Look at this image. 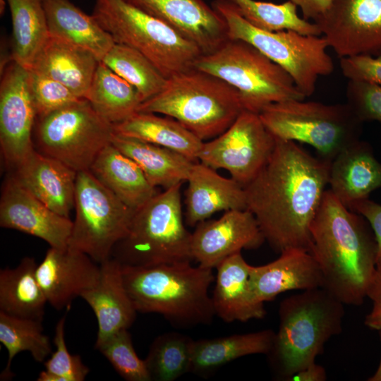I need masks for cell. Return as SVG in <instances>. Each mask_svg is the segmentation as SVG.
<instances>
[{
  "label": "cell",
  "mask_w": 381,
  "mask_h": 381,
  "mask_svg": "<svg viewBox=\"0 0 381 381\" xmlns=\"http://www.w3.org/2000/svg\"><path fill=\"white\" fill-rule=\"evenodd\" d=\"M330 164L294 141L276 138L267 162L243 187L247 210L275 251H310V226L328 185Z\"/></svg>",
  "instance_id": "1"
},
{
  "label": "cell",
  "mask_w": 381,
  "mask_h": 381,
  "mask_svg": "<svg viewBox=\"0 0 381 381\" xmlns=\"http://www.w3.org/2000/svg\"><path fill=\"white\" fill-rule=\"evenodd\" d=\"M312 247L322 288L344 305L361 306L377 266V245L367 220L325 192L311 224Z\"/></svg>",
  "instance_id": "2"
},
{
  "label": "cell",
  "mask_w": 381,
  "mask_h": 381,
  "mask_svg": "<svg viewBox=\"0 0 381 381\" xmlns=\"http://www.w3.org/2000/svg\"><path fill=\"white\" fill-rule=\"evenodd\" d=\"M121 268L137 312L160 314L184 328L210 324L216 315L210 294L215 279L212 269L191 262Z\"/></svg>",
  "instance_id": "3"
},
{
  "label": "cell",
  "mask_w": 381,
  "mask_h": 381,
  "mask_svg": "<svg viewBox=\"0 0 381 381\" xmlns=\"http://www.w3.org/2000/svg\"><path fill=\"white\" fill-rule=\"evenodd\" d=\"M344 304L322 287L302 291L279 304V325L267 355L275 375L286 380L315 362L342 331Z\"/></svg>",
  "instance_id": "4"
},
{
  "label": "cell",
  "mask_w": 381,
  "mask_h": 381,
  "mask_svg": "<svg viewBox=\"0 0 381 381\" xmlns=\"http://www.w3.org/2000/svg\"><path fill=\"white\" fill-rule=\"evenodd\" d=\"M238 91L214 75L192 68L167 78L138 111L171 117L201 140L224 133L244 111Z\"/></svg>",
  "instance_id": "5"
},
{
  "label": "cell",
  "mask_w": 381,
  "mask_h": 381,
  "mask_svg": "<svg viewBox=\"0 0 381 381\" xmlns=\"http://www.w3.org/2000/svg\"><path fill=\"white\" fill-rule=\"evenodd\" d=\"M179 183L158 193L134 213L111 258L122 265L145 267L192 262L191 233L186 228Z\"/></svg>",
  "instance_id": "6"
},
{
  "label": "cell",
  "mask_w": 381,
  "mask_h": 381,
  "mask_svg": "<svg viewBox=\"0 0 381 381\" xmlns=\"http://www.w3.org/2000/svg\"><path fill=\"white\" fill-rule=\"evenodd\" d=\"M92 16L115 43L139 52L167 78L194 68L202 55L193 42L126 0H96Z\"/></svg>",
  "instance_id": "7"
},
{
  "label": "cell",
  "mask_w": 381,
  "mask_h": 381,
  "mask_svg": "<svg viewBox=\"0 0 381 381\" xmlns=\"http://www.w3.org/2000/svg\"><path fill=\"white\" fill-rule=\"evenodd\" d=\"M194 68L231 85L244 109L258 114L270 104L306 97L285 70L241 40L229 38L213 52L201 55Z\"/></svg>",
  "instance_id": "8"
},
{
  "label": "cell",
  "mask_w": 381,
  "mask_h": 381,
  "mask_svg": "<svg viewBox=\"0 0 381 381\" xmlns=\"http://www.w3.org/2000/svg\"><path fill=\"white\" fill-rule=\"evenodd\" d=\"M259 116L274 138L306 143L330 162L360 140L363 122L346 104L290 99L270 104Z\"/></svg>",
  "instance_id": "9"
},
{
  "label": "cell",
  "mask_w": 381,
  "mask_h": 381,
  "mask_svg": "<svg viewBox=\"0 0 381 381\" xmlns=\"http://www.w3.org/2000/svg\"><path fill=\"white\" fill-rule=\"evenodd\" d=\"M212 6L224 20L229 39L241 40L254 46L285 70L306 97L314 93L319 77L333 72V60L322 36L258 28L225 0H215Z\"/></svg>",
  "instance_id": "10"
},
{
  "label": "cell",
  "mask_w": 381,
  "mask_h": 381,
  "mask_svg": "<svg viewBox=\"0 0 381 381\" xmlns=\"http://www.w3.org/2000/svg\"><path fill=\"white\" fill-rule=\"evenodd\" d=\"M114 133V126L81 98L37 117L33 142L39 152L78 172L90 169L100 152L111 143Z\"/></svg>",
  "instance_id": "11"
},
{
  "label": "cell",
  "mask_w": 381,
  "mask_h": 381,
  "mask_svg": "<svg viewBox=\"0 0 381 381\" xmlns=\"http://www.w3.org/2000/svg\"><path fill=\"white\" fill-rule=\"evenodd\" d=\"M74 208L68 247L87 255L98 264L111 258L114 247L128 233L135 211L90 170L77 173Z\"/></svg>",
  "instance_id": "12"
},
{
  "label": "cell",
  "mask_w": 381,
  "mask_h": 381,
  "mask_svg": "<svg viewBox=\"0 0 381 381\" xmlns=\"http://www.w3.org/2000/svg\"><path fill=\"white\" fill-rule=\"evenodd\" d=\"M275 143L259 114L244 110L224 133L204 142L198 161L216 170H226L244 187L267 162Z\"/></svg>",
  "instance_id": "13"
},
{
  "label": "cell",
  "mask_w": 381,
  "mask_h": 381,
  "mask_svg": "<svg viewBox=\"0 0 381 381\" xmlns=\"http://www.w3.org/2000/svg\"><path fill=\"white\" fill-rule=\"evenodd\" d=\"M313 23L340 58L381 55V0H331Z\"/></svg>",
  "instance_id": "14"
},
{
  "label": "cell",
  "mask_w": 381,
  "mask_h": 381,
  "mask_svg": "<svg viewBox=\"0 0 381 381\" xmlns=\"http://www.w3.org/2000/svg\"><path fill=\"white\" fill-rule=\"evenodd\" d=\"M37 114L28 84V70L11 59L0 83V147L4 164L13 169L35 149Z\"/></svg>",
  "instance_id": "15"
},
{
  "label": "cell",
  "mask_w": 381,
  "mask_h": 381,
  "mask_svg": "<svg viewBox=\"0 0 381 381\" xmlns=\"http://www.w3.org/2000/svg\"><path fill=\"white\" fill-rule=\"evenodd\" d=\"M265 241L253 214L231 210L217 219H206L191 233L190 252L198 265L215 269L224 260L243 249H255Z\"/></svg>",
  "instance_id": "16"
},
{
  "label": "cell",
  "mask_w": 381,
  "mask_h": 381,
  "mask_svg": "<svg viewBox=\"0 0 381 381\" xmlns=\"http://www.w3.org/2000/svg\"><path fill=\"white\" fill-rule=\"evenodd\" d=\"M73 224L29 192L13 174L5 179L0 198L1 227L37 237L52 248L66 249Z\"/></svg>",
  "instance_id": "17"
},
{
  "label": "cell",
  "mask_w": 381,
  "mask_h": 381,
  "mask_svg": "<svg viewBox=\"0 0 381 381\" xmlns=\"http://www.w3.org/2000/svg\"><path fill=\"white\" fill-rule=\"evenodd\" d=\"M126 1L193 42L202 54L213 52L229 39L224 20L203 0Z\"/></svg>",
  "instance_id": "18"
},
{
  "label": "cell",
  "mask_w": 381,
  "mask_h": 381,
  "mask_svg": "<svg viewBox=\"0 0 381 381\" xmlns=\"http://www.w3.org/2000/svg\"><path fill=\"white\" fill-rule=\"evenodd\" d=\"M99 274V264L68 247H50L36 269L37 279L47 303L58 310L70 309L76 297L97 284Z\"/></svg>",
  "instance_id": "19"
},
{
  "label": "cell",
  "mask_w": 381,
  "mask_h": 381,
  "mask_svg": "<svg viewBox=\"0 0 381 381\" xmlns=\"http://www.w3.org/2000/svg\"><path fill=\"white\" fill-rule=\"evenodd\" d=\"M13 170L29 192L56 213L69 217L74 208L77 171L35 148Z\"/></svg>",
  "instance_id": "20"
},
{
  "label": "cell",
  "mask_w": 381,
  "mask_h": 381,
  "mask_svg": "<svg viewBox=\"0 0 381 381\" xmlns=\"http://www.w3.org/2000/svg\"><path fill=\"white\" fill-rule=\"evenodd\" d=\"M250 284L256 298L265 303L282 293L322 287L320 267L308 250L289 248L275 260L260 266L251 265Z\"/></svg>",
  "instance_id": "21"
},
{
  "label": "cell",
  "mask_w": 381,
  "mask_h": 381,
  "mask_svg": "<svg viewBox=\"0 0 381 381\" xmlns=\"http://www.w3.org/2000/svg\"><path fill=\"white\" fill-rule=\"evenodd\" d=\"M99 266L97 284L80 296L90 306L97 320L95 348L115 332L128 329L138 313L126 289L121 265L111 258Z\"/></svg>",
  "instance_id": "22"
},
{
  "label": "cell",
  "mask_w": 381,
  "mask_h": 381,
  "mask_svg": "<svg viewBox=\"0 0 381 381\" xmlns=\"http://www.w3.org/2000/svg\"><path fill=\"white\" fill-rule=\"evenodd\" d=\"M186 182L185 219L190 226L220 211L247 209L244 188L199 161L193 163Z\"/></svg>",
  "instance_id": "23"
},
{
  "label": "cell",
  "mask_w": 381,
  "mask_h": 381,
  "mask_svg": "<svg viewBox=\"0 0 381 381\" xmlns=\"http://www.w3.org/2000/svg\"><path fill=\"white\" fill-rule=\"evenodd\" d=\"M250 267L241 253H238L215 268L212 301L215 315L226 322H247L266 315L265 303L256 298L250 287Z\"/></svg>",
  "instance_id": "24"
},
{
  "label": "cell",
  "mask_w": 381,
  "mask_h": 381,
  "mask_svg": "<svg viewBox=\"0 0 381 381\" xmlns=\"http://www.w3.org/2000/svg\"><path fill=\"white\" fill-rule=\"evenodd\" d=\"M328 185L347 207L380 188L381 163L371 146L360 139L337 155L330 164Z\"/></svg>",
  "instance_id": "25"
},
{
  "label": "cell",
  "mask_w": 381,
  "mask_h": 381,
  "mask_svg": "<svg viewBox=\"0 0 381 381\" xmlns=\"http://www.w3.org/2000/svg\"><path fill=\"white\" fill-rule=\"evenodd\" d=\"M99 60L90 52L49 35L29 70L55 80L86 99Z\"/></svg>",
  "instance_id": "26"
},
{
  "label": "cell",
  "mask_w": 381,
  "mask_h": 381,
  "mask_svg": "<svg viewBox=\"0 0 381 381\" xmlns=\"http://www.w3.org/2000/svg\"><path fill=\"white\" fill-rule=\"evenodd\" d=\"M89 170L135 212L159 193L138 164L111 143L100 152Z\"/></svg>",
  "instance_id": "27"
},
{
  "label": "cell",
  "mask_w": 381,
  "mask_h": 381,
  "mask_svg": "<svg viewBox=\"0 0 381 381\" xmlns=\"http://www.w3.org/2000/svg\"><path fill=\"white\" fill-rule=\"evenodd\" d=\"M49 33L86 49L102 61L115 44L111 36L70 0H43Z\"/></svg>",
  "instance_id": "28"
},
{
  "label": "cell",
  "mask_w": 381,
  "mask_h": 381,
  "mask_svg": "<svg viewBox=\"0 0 381 381\" xmlns=\"http://www.w3.org/2000/svg\"><path fill=\"white\" fill-rule=\"evenodd\" d=\"M275 333L267 329L194 340L189 373L207 376L237 358L253 354L267 355L272 348Z\"/></svg>",
  "instance_id": "29"
},
{
  "label": "cell",
  "mask_w": 381,
  "mask_h": 381,
  "mask_svg": "<svg viewBox=\"0 0 381 381\" xmlns=\"http://www.w3.org/2000/svg\"><path fill=\"white\" fill-rule=\"evenodd\" d=\"M111 144L135 162L156 188L166 189L186 182L195 162L170 149L115 131Z\"/></svg>",
  "instance_id": "30"
},
{
  "label": "cell",
  "mask_w": 381,
  "mask_h": 381,
  "mask_svg": "<svg viewBox=\"0 0 381 381\" xmlns=\"http://www.w3.org/2000/svg\"><path fill=\"white\" fill-rule=\"evenodd\" d=\"M162 114L137 111L114 126L117 133L151 143L177 152L198 162L203 145L195 134L176 119Z\"/></svg>",
  "instance_id": "31"
},
{
  "label": "cell",
  "mask_w": 381,
  "mask_h": 381,
  "mask_svg": "<svg viewBox=\"0 0 381 381\" xmlns=\"http://www.w3.org/2000/svg\"><path fill=\"white\" fill-rule=\"evenodd\" d=\"M37 263L25 257L15 268L0 271V311L43 321L46 296L36 276Z\"/></svg>",
  "instance_id": "32"
},
{
  "label": "cell",
  "mask_w": 381,
  "mask_h": 381,
  "mask_svg": "<svg viewBox=\"0 0 381 381\" xmlns=\"http://www.w3.org/2000/svg\"><path fill=\"white\" fill-rule=\"evenodd\" d=\"M7 2L11 15V59L29 69L49 33L43 0H0L1 13Z\"/></svg>",
  "instance_id": "33"
},
{
  "label": "cell",
  "mask_w": 381,
  "mask_h": 381,
  "mask_svg": "<svg viewBox=\"0 0 381 381\" xmlns=\"http://www.w3.org/2000/svg\"><path fill=\"white\" fill-rule=\"evenodd\" d=\"M86 99L94 110L113 126L136 113L142 103L137 90L102 61L96 68Z\"/></svg>",
  "instance_id": "34"
},
{
  "label": "cell",
  "mask_w": 381,
  "mask_h": 381,
  "mask_svg": "<svg viewBox=\"0 0 381 381\" xmlns=\"http://www.w3.org/2000/svg\"><path fill=\"white\" fill-rule=\"evenodd\" d=\"M41 320L19 318L0 311V342L8 351V361L1 373V380H11V370L16 356L28 351L37 363H44L52 353L49 337L44 333Z\"/></svg>",
  "instance_id": "35"
},
{
  "label": "cell",
  "mask_w": 381,
  "mask_h": 381,
  "mask_svg": "<svg viewBox=\"0 0 381 381\" xmlns=\"http://www.w3.org/2000/svg\"><path fill=\"white\" fill-rule=\"evenodd\" d=\"M102 61L137 90L142 102L160 92L167 83L148 59L124 44L115 43Z\"/></svg>",
  "instance_id": "36"
},
{
  "label": "cell",
  "mask_w": 381,
  "mask_h": 381,
  "mask_svg": "<svg viewBox=\"0 0 381 381\" xmlns=\"http://www.w3.org/2000/svg\"><path fill=\"white\" fill-rule=\"evenodd\" d=\"M193 341L175 332L157 337L145 359L151 380L174 381L189 373Z\"/></svg>",
  "instance_id": "37"
},
{
  "label": "cell",
  "mask_w": 381,
  "mask_h": 381,
  "mask_svg": "<svg viewBox=\"0 0 381 381\" xmlns=\"http://www.w3.org/2000/svg\"><path fill=\"white\" fill-rule=\"evenodd\" d=\"M234 6L253 25L268 31L293 30L306 35L320 36L315 23L301 18L291 0L282 4L256 0H225Z\"/></svg>",
  "instance_id": "38"
},
{
  "label": "cell",
  "mask_w": 381,
  "mask_h": 381,
  "mask_svg": "<svg viewBox=\"0 0 381 381\" xmlns=\"http://www.w3.org/2000/svg\"><path fill=\"white\" fill-rule=\"evenodd\" d=\"M128 329H121L95 347L127 381H151L145 360L137 355Z\"/></svg>",
  "instance_id": "39"
},
{
  "label": "cell",
  "mask_w": 381,
  "mask_h": 381,
  "mask_svg": "<svg viewBox=\"0 0 381 381\" xmlns=\"http://www.w3.org/2000/svg\"><path fill=\"white\" fill-rule=\"evenodd\" d=\"M28 70V84L37 117L67 106L81 98L62 83Z\"/></svg>",
  "instance_id": "40"
},
{
  "label": "cell",
  "mask_w": 381,
  "mask_h": 381,
  "mask_svg": "<svg viewBox=\"0 0 381 381\" xmlns=\"http://www.w3.org/2000/svg\"><path fill=\"white\" fill-rule=\"evenodd\" d=\"M56 323L53 342L56 350L43 363L45 370L62 377L65 381H83L90 372L80 356L71 354L65 340L67 312Z\"/></svg>",
  "instance_id": "41"
},
{
  "label": "cell",
  "mask_w": 381,
  "mask_h": 381,
  "mask_svg": "<svg viewBox=\"0 0 381 381\" xmlns=\"http://www.w3.org/2000/svg\"><path fill=\"white\" fill-rule=\"evenodd\" d=\"M346 104L361 122L381 123V86L363 81L349 80Z\"/></svg>",
  "instance_id": "42"
},
{
  "label": "cell",
  "mask_w": 381,
  "mask_h": 381,
  "mask_svg": "<svg viewBox=\"0 0 381 381\" xmlns=\"http://www.w3.org/2000/svg\"><path fill=\"white\" fill-rule=\"evenodd\" d=\"M340 68L349 80L368 82L381 86V55H354L340 58Z\"/></svg>",
  "instance_id": "43"
},
{
  "label": "cell",
  "mask_w": 381,
  "mask_h": 381,
  "mask_svg": "<svg viewBox=\"0 0 381 381\" xmlns=\"http://www.w3.org/2000/svg\"><path fill=\"white\" fill-rule=\"evenodd\" d=\"M348 208L363 216L369 223L377 241V265L381 262V205L365 198L352 203Z\"/></svg>",
  "instance_id": "44"
},
{
  "label": "cell",
  "mask_w": 381,
  "mask_h": 381,
  "mask_svg": "<svg viewBox=\"0 0 381 381\" xmlns=\"http://www.w3.org/2000/svg\"><path fill=\"white\" fill-rule=\"evenodd\" d=\"M301 8L304 19L313 20L322 15L329 8L331 0H291Z\"/></svg>",
  "instance_id": "45"
},
{
  "label": "cell",
  "mask_w": 381,
  "mask_h": 381,
  "mask_svg": "<svg viewBox=\"0 0 381 381\" xmlns=\"http://www.w3.org/2000/svg\"><path fill=\"white\" fill-rule=\"evenodd\" d=\"M325 369L315 362L291 375L287 381H325Z\"/></svg>",
  "instance_id": "46"
},
{
  "label": "cell",
  "mask_w": 381,
  "mask_h": 381,
  "mask_svg": "<svg viewBox=\"0 0 381 381\" xmlns=\"http://www.w3.org/2000/svg\"><path fill=\"white\" fill-rule=\"evenodd\" d=\"M370 312L365 316L364 323L372 329L381 334V300L375 301Z\"/></svg>",
  "instance_id": "47"
},
{
  "label": "cell",
  "mask_w": 381,
  "mask_h": 381,
  "mask_svg": "<svg viewBox=\"0 0 381 381\" xmlns=\"http://www.w3.org/2000/svg\"><path fill=\"white\" fill-rule=\"evenodd\" d=\"M367 297L373 301L381 300V262L378 263L376 266Z\"/></svg>",
  "instance_id": "48"
},
{
  "label": "cell",
  "mask_w": 381,
  "mask_h": 381,
  "mask_svg": "<svg viewBox=\"0 0 381 381\" xmlns=\"http://www.w3.org/2000/svg\"><path fill=\"white\" fill-rule=\"evenodd\" d=\"M37 381H65L64 379L56 374L52 373L47 371L46 370H42L39 374Z\"/></svg>",
  "instance_id": "49"
},
{
  "label": "cell",
  "mask_w": 381,
  "mask_h": 381,
  "mask_svg": "<svg viewBox=\"0 0 381 381\" xmlns=\"http://www.w3.org/2000/svg\"><path fill=\"white\" fill-rule=\"evenodd\" d=\"M380 339H381V334ZM368 381H381V359L377 370L375 373L368 379Z\"/></svg>",
  "instance_id": "50"
}]
</instances>
